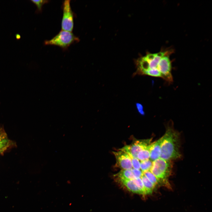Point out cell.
I'll return each mask as SVG.
<instances>
[{"label": "cell", "instance_id": "obj_8", "mask_svg": "<svg viewBox=\"0 0 212 212\" xmlns=\"http://www.w3.org/2000/svg\"><path fill=\"white\" fill-rule=\"evenodd\" d=\"M119 180L127 189L132 193L142 194V193L132 180L119 178Z\"/></svg>", "mask_w": 212, "mask_h": 212}, {"label": "cell", "instance_id": "obj_9", "mask_svg": "<svg viewBox=\"0 0 212 212\" xmlns=\"http://www.w3.org/2000/svg\"><path fill=\"white\" fill-rule=\"evenodd\" d=\"M11 142L8 138L7 135L2 127H0V150L9 148Z\"/></svg>", "mask_w": 212, "mask_h": 212}, {"label": "cell", "instance_id": "obj_16", "mask_svg": "<svg viewBox=\"0 0 212 212\" xmlns=\"http://www.w3.org/2000/svg\"><path fill=\"white\" fill-rule=\"evenodd\" d=\"M37 6V12H40L42 10V8L43 6L48 1L47 0H31Z\"/></svg>", "mask_w": 212, "mask_h": 212}, {"label": "cell", "instance_id": "obj_19", "mask_svg": "<svg viewBox=\"0 0 212 212\" xmlns=\"http://www.w3.org/2000/svg\"><path fill=\"white\" fill-rule=\"evenodd\" d=\"M135 106L138 113L142 115H144L145 112L144 110V108L142 104L139 103H136Z\"/></svg>", "mask_w": 212, "mask_h": 212}, {"label": "cell", "instance_id": "obj_12", "mask_svg": "<svg viewBox=\"0 0 212 212\" xmlns=\"http://www.w3.org/2000/svg\"><path fill=\"white\" fill-rule=\"evenodd\" d=\"M151 144L142 150L138 153L137 158L139 160L142 161L150 159Z\"/></svg>", "mask_w": 212, "mask_h": 212}, {"label": "cell", "instance_id": "obj_7", "mask_svg": "<svg viewBox=\"0 0 212 212\" xmlns=\"http://www.w3.org/2000/svg\"><path fill=\"white\" fill-rule=\"evenodd\" d=\"M162 142V137L151 144L150 159L153 162L160 157Z\"/></svg>", "mask_w": 212, "mask_h": 212}, {"label": "cell", "instance_id": "obj_11", "mask_svg": "<svg viewBox=\"0 0 212 212\" xmlns=\"http://www.w3.org/2000/svg\"><path fill=\"white\" fill-rule=\"evenodd\" d=\"M119 178L132 180L136 178L131 169L122 170L117 175Z\"/></svg>", "mask_w": 212, "mask_h": 212}, {"label": "cell", "instance_id": "obj_18", "mask_svg": "<svg viewBox=\"0 0 212 212\" xmlns=\"http://www.w3.org/2000/svg\"><path fill=\"white\" fill-rule=\"evenodd\" d=\"M132 171L136 178H141L143 174V173L140 169H131Z\"/></svg>", "mask_w": 212, "mask_h": 212}, {"label": "cell", "instance_id": "obj_10", "mask_svg": "<svg viewBox=\"0 0 212 212\" xmlns=\"http://www.w3.org/2000/svg\"><path fill=\"white\" fill-rule=\"evenodd\" d=\"M140 178L143 182L146 194L151 193L155 186L143 174Z\"/></svg>", "mask_w": 212, "mask_h": 212}, {"label": "cell", "instance_id": "obj_15", "mask_svg": "<svg viewBox=\"0 0 212 212\" xmlns=\"http://www.w3.org/2000/svg\"><path fill=\"white\" fill-rule=\"evenodd\" d=\"M132 180L140 191L142 194H146L145 188L141 178H135Z\"/></svg>", "mask_w": 212, "mask_h": 212}, {"label": "cell", "instance_id": "obj_1", "mask_svg": "<svg viewBox=\"0 0 212 212\" xmlns=\"http://www.w3.org/2000/svg\"><path fill=\"white\" fill-rule=\"evenodd\" d=\"M160 158L171 161L180 157L179 134L169 127L162 137Z\"/></svg>", "mask_w": 212, "mask_h": 212}, {"label": "cell", "instance_id": "obj_6", "mask_svg": "<svg viewBox=\"0 0 212 212\" xmlns=\"http://www.w3.org/2000/svg\"><path fill=\"white\" fill-rule=\"evenodd\" d=\"M117 164L122 170L131 169L132 168L130 156L125 152L120 150L114 152Z\"/></svg>", "mask_w": 212, "mask_h": 212}, {"label": "cell", "instance_id": "obj_5", "mask_svg": "<svg viewBox=\"0 0 212 212\" xmlns=\"http://www.w3.org/2000/svg\"><path fill=\"white\" fill-rule=\"evenodd\" d=\"M151 144L150 139L138 140L132 144L125 146L120 149L125 152L130 156L137 158L139 152Z\"/></svg>", "mask_w": 212, "mask_h": 212}, {"label": "cell", "instance_id": "obj_17", "mask_svg": "<svg viewBox=\"0 0 212 212\" xmlns=\"http://www.w3.org/2000/svg\"><path fill=\"white\" fill-rule=\"evenodd\" d=\"M130 157L132 167L133 168L135 169H140V162L139 160L136 158L130 156Z\"/></svg>", "mask_w": 212, "mask_h": 212}, {"label": "cell", "instance_id": "obj_20", "mask_svg": "<svg viewBox=\"0 0 212 212\" xmlns=\"http://www.w3.org/2000/svg\"><path fill=\"white\" fill-rule=\"evenodd\" d=\"M8 148H5L0 150V154L3 153Z\"/></svg>", "mask_w": 212, "mask_h": 212}, {"label": "cell", "instance_id": "obj_4", "mask_svg": "<svg viewBox=\"0 0 212 212\" xmlns=\"http://www.w3.org/2000/svg\"><path fill=\"white\" fill-rule=\"evenodd\" d=\"M70 0H65L63 4V14L61 23L62 30L72 32L74 27V14Z\"/></svg>", "mask_w": 212, "mask_h": 212}, {"label": "cell", "instance_id": "obj_13", "mask_svg": "<svg viewBox=\"0 0 212 212\" xmlns=\"http://www.w3.org/2000/svg\"><path fill=\"white\" fill-rule=\"evenodd\" d=\"M153 161L149 159L141 161L140 162V169L143 172L150 170L152 167Z\"/></svg>", "mask_w": 212, "mask_h": 212}, {"label": "cell", "instance_id": "obj_3", "mask_svg": "<svg viewBox=\"0 0 212 212\" xmlns=\"http://www.w3.org/2000/svg\"><path fill=\"white\" fill-rule=\"evenodd\" d=\"M170 161L160 158L153 162L150 171L159 181H165L170 175L172 168Z\"/></svg>", "mask_w": 212, "mask_h": 212}, {"label": "cell", "instance_id": "obj_2", "mask_svg": "<svg viewBox=\"0 0 212 212\" xmlns=\"http://www.w3.org/2000/svg\"><path fill=\"white\" fill-rule=\"evenodd\" d=\"M79 41V39L72 32L62 30L51 39L45 41L44 44L58 46L66 49L71 44Z\"/></svg>", "mask_w": 212, "mask_h": 212}, {"label": "cell", "instance_id": "obj_14", "mask_svg": "<svg viewBox=\"0 0 212 212\" xmlns=\"http://www.w3.org/2000/svg\"><path fill=\"white\" fill-rule=\"evenodd\" d=\"M143 174L155 186L157 184L159 181L150 170L144 172Z\"/></svg>", "mask_w": 212, "mask_h": 212}]
</instances>
